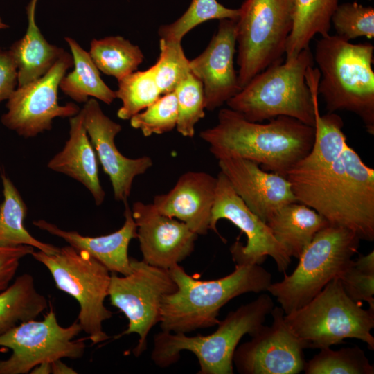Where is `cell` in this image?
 I'll use <instances>...</instances> for the list:
<instances>
[{"label": "cell", "instance_id": "44dd1931", "mask_svg": "<svg viewBox=\"0 0 374 374\" xmlns=\"http://www.w3.org/2000/svg\"><path fill=\"white\" fill-rule=\"evenodd\" d=\"M123 203L125 222L123 226L106 235L84 236L77 231L61 229L44 220H35L33 223L39 229L63 239L76 250L87 252L110 272L126 276L132 271L128 247L130 241L137 238V226L127 201Z\"/></svg>", "mask_w": 374, "mask_h": 374}, {"label": "cell", "instance_id": "4dcf8cb0", "mask_svg": "<svg viewBox=\"0 0 374 374\" xmlns=\"http://www.w3.org/2000/svg\"><path fill=\"white\" fill-rule=\"evenodd\" d=\"M118 82L115 93L116 98L122 101V106L117 112V116L122 120H130L161 96L152 66L145 71H134Z\"/></svg>", "mask_w": 374, "mask_h": 374}, {"label": "cell", "instance_id": "7bdbcfd3", "mask_svg": "<svg viewBox=\"0 0 374 374\" xmlns=\"http://www.w3.org/2000/svg\"><path fill=\"white\" fill-rule=\"evenodd\" d=\"M33 374H49L51 373V365L50 362L42 363L34 367L30 372Z\"/></svg>", "mask_w": 374, "mask_h": 374}, {"label": "cell", "instance_id": "d6a6232c", "mask_svg": "<svg viewBox=\"0 0 374 374\" xmlns=\"http://www.w3.org/2000/svg\"><path fill=\"white\" fill-rule=\"evenodd\" d=\"M240 10L226 8L217 0H192L186 11L174 22L161 26L160 39L181 42V39L195 26L212 19L237 20Z\"/></svg>", "mask_w": 374, "mask_h": 374}, {"label": "cell", "instance_id": "8fae6325", "mask_svg": "<svg viewBox=\"0 0 374 374\" xmlns=\"http://www.w3.org/2000/svg\"><path fill=\"white\" fill-rule=\"evenodd\" d=\"M81 331L78 319L69 326H60L51 305L43 320L22 322L0 335V346L12 350L0 360V374H26L44 362L80 358L86 345L73 339Z\"/></svg>", "mask_w": 374, "mask_h": 374}, {"label": "cell", "instance_id": "b9f144b4", "mask_svg": "<svg viewBox=\"0 0 374 374\" xmlns=\"http://www.w3.org/2000/svg\"><path fill=\"white\" fill-rule=\"evenodd\" d=\"M51 373L53 374H74L77 372L72 368L68 366L61 359L55 360L51 363Z\"/></svg>", "mask_w": 374, "mask_h": 374}, {"label": "cell", "instance_id": "30bf717a", "mask_svg": "<svg viewBox=\"0 0 374 374\" xmlns=\"http://www.w3.org/2000/svg\"><path fill=\"white\" fill-rule=\"evenodd\" d=\"M236 20L241 88L267 67L283 62L293 25L292 0H245Z\"/></svg>", "mask_w": 374, "mask_h": 374}, {"label": "cell", "instance_id": "f1b7e54d", "mask_svg": "<svg viewBox=\"0 0 374 374\" xmlns=\"http://www.w3.org/2000/svg\"><path fill=\"white\" fill-rule=\"evenodd\" d=\"M314 127V140L310 152L288 172L302 173L327 167L341 155L347 144L342 118L335 112L321 115L317 110Z\"/></svg>", "mask_w": 374, "mask_h": 374}, {"label": "cell", "instance_id": "cb8c5ba5", "mask_svg": "<svg viewBox=\"0 0 374 374\" xmlns=\"http://www.w3.org/2000/svg\"><path fill=\"white\" fill-rule=\"evenodd\" d=\"M266 223L287 254L298 259L314 235L330 224L316 211L298 202L281 207Z\"/></svg>", "mask_w": 374, "mask_h": 374}, {"label": "cell", "instance_id": "74e56055", "mask_svg": "<svg viewBox=\"0 0 374 374\" xmlns=\"http://www.w3.org/2000/svg\"><path fill=\"white\" fill-rule=\"evenodd\" d=\"M338 278L351 299L366 301L369 308L374 310V272L357 268L352 260Z\"/></svg>", "mask_w": 374, "mask_h": 374}, {"label": "cell", "instance_id": "484cf974", "mask_svg": "<svg viewBox=\"0 0 374 374\" xmlns=\"http://www.w3.org/2000/svg\"><path fill=\"white\" fill-rule=\"evenodd\" d=\"M64 39L70 48L74 68L62 78L59 88L77 103H85L91 97L110 105L116 98L115 91L104 82L89 52L75 39L70 37Z\"/></svg>", "mask_w": 374, "mask_h": 374}, {"label": "cell", "instance_id": "277c9868", "mask_svg": "<svg viewBox=\"0 0 374 374\" xmlns=\"http://www.w3.org/2000/svg\"><path fill=\"white\" fill-rule=\"evenodd\" d=\"M177 290L164 295L161 303L162 331L186 333L218 324L220 309L233 298L267 291L271 274L260 265H235V270L220 278L201 280L177 265L168 269Z\"/></svg>", "mask_w": 374, "mask_h": 374}, {"label": "cell", "instance_id": "1f68e13d", "mask_svg": "<svg viewBox=\"0 0 374 374\" xmlns=\"http://www.w3.org/2000/svg\"><path fill=\"white\" fill-rule=\"evenodd\" d=\"M303 371L305 374H373L374 366L358 346L338 350L329 347L321 349L306 362Z\"/></svg>", "mask_w": 374, "mask_h": 374}, {"label": "cell", "instance_id": "7a4b0ae2", "mask_svg": "<svg viewBox=\"0 0 374 374\" xmlns=\"http://www.w3.org/2000/svg\"><path fill=\"white\" fill-rule=\"evenodd\" d=\"M314 134V127L292 117L279 116L260 123L249 121L228 107L221 109L217 123L202 130L199 136L217 160L248 159L266 171L286 177L310 152Z\"/></svg>", "mask_w": 374, "mask_h": 374}, {"label": "cell", "instance_id": "603a6c76", "mask_svg": "<svg viewBox=\"0 0 374 374\" xmlns=\"http://www.w3.org/2000/svg\"><path fill=\"white\" fill-rule=\"evenodd\" d=\"M37 2L30 0L26 6V32L8 50L17 68V87L45 75L65 51L50 44L42 34L35 21Z\"/></svg>", "mask_w": 374, "mask_h": 374}, {"label": "cell", "instance_id": "ba28073f", "mask_svg": "<svg viewBox=\"0 0 374 374\" xmlns=\"http://www.w3.org/2000/svg\"><path fill=\"white\" fill-rule=\"evenodd\" d=\"M360 239L352 231L328 224L304 249L297 267L267 292L287 314L306 305L332 280L338 278L357 252Z\"/></svg>", "mask_w": 374, "mask_h": 374}, {"label": "cell", "instance_id": "52a82bcc", "mask_svg": "<svg viewBox=\"0 0 374 374\" xmlns=\"http://www.w3.org/2000/svg\"><path fill=\"white\" fill-rule=\"evenodd\" d=\"M303 349L329 348L347 338L374 350V310H364L346 293L339 278L330 281L310 302L284 316Z\"/></svg>", "mask_w": 374, "mask_h": 374}, {"label": "cell", "instance_id": "3957f363", "mask_svg": "<svg viewBox=\"0 0 374 374\" xmlns=\"http://www.w3.org/2000/svg\"><path fill=\"white\" fill-rule=\"evenodd\" d=\"M313 65V54L305 48L256 75L226 105L249 121L285 116L314 127L320 73Z\"/></svg>", "mask_w": 374, "mask_h": 374}, {"label": "cell", "instance_id": "f546056e", "mask_svg": "<svg viewBox=\"0 0 374 374\" xmlns=\"http://www.w3.org/2000/svg\"><path fill=\"white\" fill-rule=\"evenodd\" d=\"M89 53L99 71L118 81L136 71L144 59L139 47L121 36L92 39Z\"/></svg>", "mask_w": 374, "mask_h": 374}, {"label": "cell", "instance_id": "4316f807", "mask_svg": "<svg viewBox=\"0 0 374 374\" xmlns=\"http://www.w3.org/2000/svg\"><path fill=\"white\" fill-rule=\"evenodd\" d=\"M1 177L3 200L0 205V247L29 245L47 254L57 253L58 247L37 240L25 229L27 206L10 179L4 172Z\"/></svg>", "mask_w": 374, "mask_h": 374}, {"label": "cell", "instance_id": "d6986e66", "mask_svg": "<svg viewBox=\"0 0 374 374\" xmlns=\"http://www.w3.org/2000/svg\"><path fill=\"white\" fill-rule=\"evenodd\" d=\"M218 166L247 207L265 222L281 207L297 202L285 177L252 161L231 157L218 160Z\"/></svg>", "mask_w": 374, "mask_h": 374}, {"label": "cell", "instance_id": "4fadbf2b", "mask_svg": "<svg viewBox=\"0 0 374 374\" xmlns=\"http://www.w3.org/2000/svg\"><path fill=\"white\" fill-rule=\"evenodd\" d=\"M73 66L71 53L64 51L52 68L41 78L17 87L7 100L1 123L24 138H32L52 128L55 118H71L80 107L73 103L61 105L57 92L62 78Z\"/></svg>", "mask_w": 374, "mask_h": 374}, {"label": "cell", "instance_id": "ee69618b", "mask_svg": "<svg viewBox=\"0 0 374 374\" xmlns=\"http://www.w3.org/2000/svg\"><path fill=\"white\" fill-rule=\"evenodd\" d=\"M8 28V25L5 23L0 15V30L6 29Z\"/></svg>", "mask_w": 374, "mask_h": 374}, {"label": "cell", "instance_id": "83f0119b", "mask_svg": "<svg viewBox=\"0 0 374 374\" xmlns=\"http://www.w3.org/2000/svg\"><path fill=\"white\" fill-rule=\"evenodd\" d=\"M47 306L46 297L37 290L30 274L17 277L0 292V335L22 322L36 319Z\"/></svg>", "mask_w": 374, "mask_h": 374}, {"label": "cell", "instance_id": "ac0fdd59", "mask_svg": "<svg viewBox=\"0 0 374 374\" xmlns=\"http://www.w3.org/2000/svg\"><path fill=\"white\" fill-rule=\"evenodd\" d=\"M235 46L236 20L222 19L206 49L190 60L191 72L202 84L207 110L220 107L242 89L234 68Z\"/></svg>", "mask_w": 374, "mask_h": 374}, {"label": "cell", "instance_id": "9c48e42d", "mask_svg": "<svg viewBox=\"0 0 374 374\" xmlns=\"http://www.w3.org/2000/svg\"><path fill=\"white\" fill-rule=\"evenodd\" d=\"M31 255L48 269L56 287L78 302V322L92 343L109 339L103 323L112 316L104 304L108 296L110 271L87 252L70 245L59 248L54 254L39 251Z\"/></svg>", "mask_w": 374, "mask_h": 374}, {"label": "cell", "instance_id": "5b68a950", "mask_svg": "<svg viewBox=\"0 0 374 374\" xmlns=\"http://www.w3.org/2000/svg\"><path fill=\"white\" fill-rule=\"evenodd\" d=\"M374 46L353 44L338 35L321 37L313 54L328 112L348 111L357 115L366 132L374 134Z\"/></svg>", "mask_w": 374, "mask_h": 374}, {"label": "cell", "instance_id": "9a60e30c", "mask_svg": "<svg viewBox=\"0 0 374 374\" xmlns=\"http://www.w3.org/2000/svg\"><path fill=\"white\" fill-rule=\"evenodd\" d=\"M271 326L262 325L249 341L236 348L233 357L239 373L297 374L305 361L301 342L285 321L279 306L274 307Z\"/></svg>", "mask_w": 374, "mask_h": 374}, {"label": "cell", "instance_id": "5bb4252c", "mask_svg": "<svg viewBox=\"0 0 374 374\" xmlns=\"http://www.w3.org/2000/svg\"><path fill=\"white\" fill-rule=\"evenodd\" d=\"M216 177L210 230L218 234L217 223L221 219H226L246 235L245 245L236 241L230 247L232 259L236 265H261L270 256L279 272L286 271L291 258L274 238L267 223L247 207L221 171Z\"/></svg>", "mask_w": 374, "mask_h": 374}, {"label": "cell", "instance_id": "ffe728a7", "mask_svg": "<svg viewBox=\"0 0 374 374\" xmlns=\"http://www.w3.org/2000/svg\"><path fill=\"white\" fill-rule=\"evenodd\" d=\"M217 177L203 171H187L166 193L154 196L152 204L161 214L186 224L193 232L210 230Z\"/></svg>", "mask_w": 374, "mask_h": 374}, {"label": "cell", "instance_id": "836d02e7", "mask_svg": "<svg viewBox=\"0 0 374 374\" xmlns=\"http://www.w3.org/2000/svg\"><path fill=\"white\" fill-rule=\"evenodd\" d=\"M177 98V132L184 137L195 135V126L205 116V103L201 81L190 72L174 91Z\"/></svg>", "mask_w": 374, "mask_h": 374}, {"label": "cell", "instance_id": "f35d334b", "mask_svg": "<svg viewBox=\"0 0 374 374\" xmlns=\"http://www.w3.org/2000/svg\"><path fill=\"white\" fill-rule=\"evenodd\" d=\"M34 247L21 245L15 247H0V292L6 290L12 280L21 260L31 255Z\"/></svg>", "mask_w": 374, "mask_h": 374}, {"label": "cell", "instance_id": "7c38bea8", "mask_svg": "<svg viewBox=\"0 0 374 374\" xmlns=\"http://www.w3.org/2000/svg\"><path fill=\"white\" fill-rule=\"evenodd\" d=\"M130 265L128 275L121 277L112 273L108 296L111 304L123 312L129 321L127 330L118 337L137 334L139 339L133 353L139 357L147 348L150 330L160 321L162 297L175 292L177 285L168 269L134 258H130Z\"/></svg>", "mask_w": 374, "mask_h": 374}, {"label": "cell", "instance_id": "8992f818", "mask_svg": "<svg viewBox=\"0 0 374 374\" xmlns=\"http://www.w3.org/2000/svg\"><path fill=\"white\" fill-rule=\"evenodd\" d=\"M274 307L270 296L262 294L229 312L211 335L190 337L161 331L154 337L152 359L157 366L166 368L179 360L181 351L188 350L198 359L199 374H233V357L239 341L246 334L253 335Z\"/></svg>", "mask_w": 374, "mask_h": 374}, {"label": "cell", "instance_id": "8d00e7d4", "mask_svg": "<svg viewBox=\"0 0 374 374\" xmlns=\"http://www.w3.org/2000/svg\"><path fill=\"white\" fill-rule=\"evenodd\" d=\"M337 35L350 41L374 37V9L357 2L339 4L331 18Z\"/></svg>", "mask_w": 374, "mask_h": 374}, {"label": "cell", "instance_id": "e575fe53", "mask_svg": "<svg viewBox=\"0 0 374 374\" xmlns=\"http://www.w3.org/2000/svg\"><path fill=\"white\" fill-rule=\"evenodd\" d=\"M160 53L152 66L154 77L161 95L173 92L179 82L190 72V60L179 42L160 39Z\"/></svg>", "mask_w": 374, "mask_h": 374}, {"label": "cell", "instance_id": "ab89813d", "mask_svg": "<svg viewBox=\"0 0 374 374\" xmlns=\"http://www.w3.org/2000/svg\"><path fill=\"white\" fill-rule=\"evenodd\" d=\"M17 87L16 66L8 51L0 48V103L7 100Z\"/></svg>", "mask_w": 374, "mask_h": 374}, {"label": "cell", "instance_id": "6da1fadb", "mask_svg": "<svg viewBox=\"0 0 374 374\" xmlns=\"http://www.w3.org/2000/svg\"><path fill=\"white\" fill-rule=\"evenodd\" d=\"M287 179L298 202L316 211L330 224L348 229L360 240H374V169L347 143L332 165Z\"/></svg>", "mask_w": 374, "mask_h": 374}, {"label": "cell", "instance_id": "2e32d148", "mask_svg": "<svg viewBox=\"0 0 374 374\" xmlns=\"http://www.w3.org/2000/svg\"><path fill=\"white\" fill-rule=\"evenodd\" d=\"M131 211L146 263L169 269L194 251L198 235L184 222L160 213L152 203L136 202Z\"/></svg>", "mask_w": 374, "mask_h": 374}, {"label": "cell", "instance_id": "e0dca14e", "mask_svg": "<svg viewBox=\"0 0 374 374\" xmlns=\"http://www.w3.org/2000/svg\"><path fill=\"white\" fill-rule=\"evenodd\" d=\"M80 112L97 158L109 177L114 199L127 201L134 178L152 166V159L148 156L130 159L119 152L114 139L121 125L104 114L96 99L89 98Z\"/></svg>", "mask_w": 374, "mask_h": 374}, {"label": "cell", "instance_id": "7402d4cb", "mask_svg": "<svg viewBox=\"0 0 374 374\" xmlns=\"http://www.w3.org/2000/svg\"><path fill=\"white\" fill-rule=\"evenodd\" d=\"M69 138L62 150L48 163L47 167L82 184L92 195L97 206L105 193L100 183L97 156L83 123L81 112L69 118Z\"/></svg>", "mask_w": 374, "mask_h": 374}, {"label": "cell", "instance_id": "d4e9b609", "mask_svg": "<svg viewBox=\"0 0 374 374\" xmlns=\"http://www.w3.org/2000/svg\"><path fill=\"white\" fill-rule=\"evenodd\" d=\"M339 0H292L293 25L288 37L285 60L295 58L310 48L316 35H329L331 18Z\"/></svg>", "mask_w": 374, "mask_h": 374}, {"label": "cell", "instance_id": "d590c367", "mask_svg": "<svg viewBox=\"0 0 374 374\" xmlns=\"http://www.w3.org/2000/svg\"><path fill=\"white\" fill-rule=\"evenodd\" d=\"M178 118L175 91L161 95L148 107L130 119L131 126L145 136L161 134L176 128Z\"/></svg>", "mask_w": 374, "mask_h": 374}, {"label": "cell", "instance_id": "60d3db41", "mask_svg": "<svg viewBox=\"0 0 374 374\" xmlns=\"http://www.w3.org/2000/svg\"><path fill=\"white\" fill-rule=\"evenodd\" d=\"M353 265L358 269L374 272V251L367 255H360L356 260H353Z\"/></svg>", "mask_w": 374, "mask_h": 374}]
</instances>
